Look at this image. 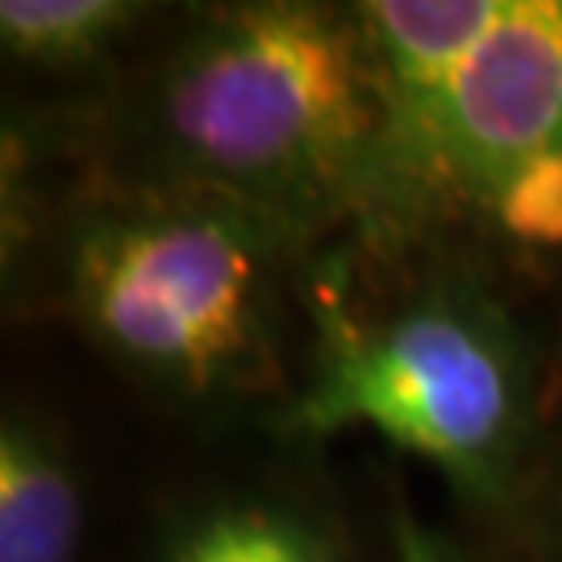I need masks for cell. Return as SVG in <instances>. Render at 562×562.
I'll return each mask as SVG.
<instances>
[{
	"label": "cell",
	"instance_id": "obj_3",
	"mask_svg": "<svg viewBox=\"0 0 562 562\" xmlns=\"http://www.w3.org/2000/svg\"><path fill=\"white\" fill-rule=\"evenodd\" d=\"M383 63L359 0H176L92 121L109 176L217 192L317 238L375 196Z\"/></svg>",
	"mask_w": 562,
	"mask_h": 562
},
{
	"label": "cell",
	"instance_id": "obj_2",
	"mask_svg": "<svg viewBox=\"0 0 562 562\" xmlns=\"http://www.w3.org/2000/svg\"><path fill=\"white\" fill-rule=\"evenodd\" d=\"M559 392V329L454 241L380 217L317 241L308 367L283 429L329 446L371 434L422 462L492 562L517 559Z\"/></svg>",
	"mask_w": 562,
	"mask_h": 562
},
{
	"label": "cell",
	"instance_id": "obj_8",
	"mask_svg": "<svg viewBox=\"0 0 562 562\" xmlns=\"http://www.w3.org/2000/svg\"><path fill=\"white\" fill-rule=\"evenodd\" d=\"M387 475V517H392V562H492L454 525H438L422 513L408 487L404 462H383Z\"/></svg>",
	"mask_w": 562,
	"mask_h": 562
},
{
	"label": "cell",
	"instance_id": "obj_4",
	"mask_svg": "<svg viewBox=\"0 0 562 562\" xmlns=\"http://www.w3.org/2000/svg\"><path fill=\"white\" fill-rule=\"evenodd\" d=\"M387 134L362 217L454 241L562 338V0H359Z\"/></svg>",
	"mask_w": 562,
	"mask_h": 562
},
{
	"label": "cell",
	"instance_id": "obj_9",
	"mask_svg": "<svg viewBox=\"0 0 562 562\" xmlns=\"http://www.w3.org/2000/svg\"><path fill=\"white\" fill-rule=\"evenodd\" d=\"M513 562H562V392L554 404V422L546 434L542 467L533 480V496L525 508L521 542Z\"/></svg>",
	"mask_w": 562,
	"mask_h": 562
},
{
	"label": "cell",
	"instance_id": "obj_6",
	"mask_svg": "<svg viewBox=\"0 0 562 562\" xmlns=\"http://www.w3.org/2000/svg\"><path fill=\"white\" fill-rule=\"evenodd\" d=\"M0 380V562H109L130 471L67 355L13 329Z\"/></svg>",
	"mask_w": 562,
	"mask_h": 562
},
{
	"label": "cell",
	"instance_id": "obj_7",
	"mask_svg": "<svg viewBox=\"0 0 562 562\" xmlns=\"http://www.w3.org/2000/svg\"><path fill=\"white\" fill-rule=\"evenodd\" d=\"M176 0H4L0 109L97 121Z\"/></svg>",
	"mask_w": 562,
	"mask_h": 562
},
{
	"label": "cell",
	"instance_id": "obj_1",
	"mask_svg": "<svg viewBox=\"0 0 562 562\" xmlns=\"http://www.w3.org/2000/svg\"><path fill=\"white\" fill-rule=\"evenodd\" d=\"M317 241L217 192L92 167L0 255V308L150 438L271 429L304 387Z\"/></svg>",
	"mask_w": 562,
	"mask_h": 562
},
{
	"label": "cell",
	"instance_id": "obj_5",
	"mask_svg": "<svg viewBox=\"0 0 562 562\" xmlns=\"http://www.w3.org/2000/svg\"><path fill=\"white\" fill-rule=\"evenodd\" d=\"M283 425L150 438L130 467L109 562H392L383 462Z\"/></svg>",
	"mask_w": 562,
	"mask_h": 562
}]
</instances>
